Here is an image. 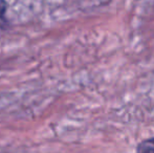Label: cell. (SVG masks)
<instances>
[{
	"label": "cell",
	"mask_w": 154,
	"mask_h": 153,
	"mask_svg": "<svg viewBox=\"0 0 154 153\" xmlns=\"http://www.w3.org/2000/svg\"><path fill=\"white\" fill-rule=\"evenodd\" d=\"M136 153H154V137L140 142L136 147Z\"/></svg>",
	"instance_id": "obj_1"
},
{
	"label": "cell",
	"mask_w": 154,
	"mask_h": 153,
	"mask_svg": "<svg viewBox=\"0 0 154 153\" xmlns=\"http://www.w3.org/2000/svg\"><path fill=\"white\" fill-rule=\"evenodd\" d=\"M6 8H8V4H6L5 0H0V20L4 17Z\"/></svg>",
	"instance_id": "obj_2"
}]
</instances>
